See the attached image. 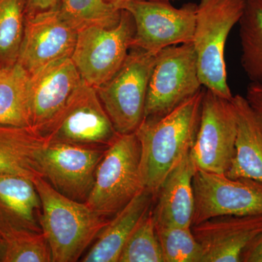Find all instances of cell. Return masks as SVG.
I'll list each match as a JSON object with an SVG mask.
<instances>
[{
  "label": "cell",
  "instance_id": "28",
  "mask_svg": "<svg viewBox=\"0 0 262 262\" xmlns=\"http://www.w3.org/2000/svg\"><path fill=\"white\" fill-rule=\"evenodd\" d=\"M241 262H262V232L244 250Z\"/></svg>",
  "mask_w": 262,
  "mask_h": 262
},
{
  "label": "cell",
  "instance_id": "12",
  "mask_svg": "<svg viewBox=\"0 0 262 262\" xmlns=\"http://www.w3.org/2000/svg\"><path fill=\"white\" fill-rule=\"evenodd\" d=\"M108 147L50 143L43 151V178L58 192L86 203L94 187L96 170Z\"/></svg>",
  "mask_w": 262,
  "mask_h": 262
},
{
  "label": "cell",
  "instance_id": "24",
  "mask_svg": "<svg viewBox=\"0 0 262 262\" xmlns=\"http://www.w3.org/2000/svg\"><path fill=\"white\" fill-rule=\"evenodd\" d=\"M57 9L77 32L89 27H115L122 15V10L105 0H61Z\"/></svg>",
  "mask_w": 262,
  "mask_h": 262
},
{
  "label": "cell",
  "instance_id": "8",
  "mask_svg": "<svg viewBox=\"0 0 262 262\" xmlns=\"http://www.w3.org/2000/svg\"><path fill=\"white\" fill-rule=\"evenodd\" d=\"M47 144L108 147L118 135L97 91L85 82L43 130Z\"/></svg>",
  "mask_w": 262,
  "mask_h": 262
},
{
  "label": "cell",
  "instance_id": "29",
  "mask_svg": "<svg viewBox=\"0 0 262 262\" xmlns=\"http://www.w3.org/2000/svg\"><path fill=\"white\" fill-rule=\"evenodd\" d=\"M61 0H26V15L56 9Z\"/></svg>",
  "mask_w": 262,
  "mask_h": 262
},
{
  "label": "cell",
  "instance_id": "15",
  "mask_svg": "<svg viewBox=\"0 0 262 262\" xmlns=\"http://www.w3.org/2000/svg\"><path fill=\"white\" fill-rule=\"evenodd\" d=\"M84 82L71 58L53 62L30 75L32 128L42 134Z\"/></svg>",
  "mask_w": 262,
  "mask_h": 262
},
{
  "label": "cell",
  "instance_id": "13",
  "mask_svg": "<svg viewBox=\"0 0 262 262\" xmlns=\"http://www.w3.org/2000/svg\"><path fill=\"white\" fill-rule=\"evenodd\" d=\"M77 32L58 9L26 15L23 40L18 61L32 75L50 63L71 58Z\"/></svg>",
  "mask_w": 262,
  "mask_h": 262
},
{
  "label": "cell",
  "instance_id": "32",
  "mask_svg": "<svg viewBox=\"0 0 262 262\" xmlns=\"http://www.w3.org/2000/svg\"><path fill=\"white\" fill-rule=\"evenodd\" d=\"M163 1H169V2H170V1H172V0H163Z\"/></svg>",
  "mask_w": 262,
  "mask_h": 262
},
{
  "label": "cell",
  "instance_id": "20",
  "mask_svg": "<svg viewBox=\"0 0 262 262\" xmlns=\"http://www.w3.org/2000/svg\"><path fill=\"white\" fill-rule=\"evenodd\" d=\"M0 261H52L51 249L42 232L31 228L1 203Z\"/></svg>",
  "mask_w": 262,
  "mask_h": 262
},
{
  "label": "cell",
  "instance_id": "1",
  "mask_svg": "<svg viewBox=\"0 0 262 262\" xmlns=\"http://www.w3.org/2000/svg\"><path fill=\"white\" fill-rule=\"evenodd\" d=\"M205 88L159 117H146L136 130L141 147L143 185L156 196L162 183L195 141Z\"/></svg>",
  "mask_w": 262,
  "mask_h": 262
},
{
  "label": "cell",
  "instance_id": "23",
  "mask_svg": "<svg viewBox=\"0 0 262 262\" xmlns=\"http://www.w3.org/2000/svg\"><path fill=\"white\" fill-rule=\"evenodd\" d=\"M239 25L241 65L251 83L262 85V0H246Z\"/></svg>",
  "mask_w": 262,
  "mask_h": 262
},
{
  "label": "cell",
  "instance_id": "9",
  "mask_svg": "<svg viewBox=\"0 0 262 262\" xmlns=\"http://www.w3.org/2000/svg\"><path fill=\"white\" fill-rule=\"evenodd\" d=\"M196 6L189 3L177 8L169 1L132 0L122 9L135 24L132 47L157 54L169 46L192 42Z\"/></svg>",
  "mask_w": 262,
  "mask_h": 262
},
{
  "label": "cell",
  "instance_id": "3",
  "mask_svg": "<svg viewBox=\"0 0 262 262\" xmlns=\"http://www.w3.org/2000/svg\"><path fill=\"white\" fill-rule=\"evenodd\" d=\"M245 5L246 0H201L196 6L192 43L200 80L206 89L228 100L233 95L227 82L225 45L242 17Z\"/></svg>",
  "mask_w": 262,
  "mask_h": 262
},
{
  "label": "cell",
  "instance_id": "4",
  "mask_svg": "<svg viewBox=\"0 0 262 262\" xmlns=\"http://www.w3.org/2000/svg\"><path fill=\"white\" fill-rule=\"evenodd\" d=\"M140 160V144L135 133L118 134L98 164L86 204L108 219L121 211L144 189Z\"/></svg>",
  "mask_w": 262,
  "mask_h": 262
},
{
  "label": "cell",
  "instance_id": "21",
  "mask_svg": "<svg viewBox=\"0 0 262 262\" xmlns=\"http://www.w3.org/2000/svg\"><path fill=\"white\" fill-rule=\"evenodd\" d=\"M0 125L32 127L30 75L18 63L0 68Z\"/></svg>",
  "mask_w": 262,
  "mask_h": 262
},
{
  "label": "cell",
  "instance_id": "5",
  "mask_svg": "<svg viewBox=\"0 0 262 262\" xmlns=\"http://www.w3.org/2000/svg\"><path fill=\"white\" fill-rule=\"evenodd\" d=\"M157 54L131 47L120 70L96 89L119 134L135 133L144 119L148 85Z\"/></svg>",
  "mask_w": 262,
  "mask_h": 262
},
{
  "label": "cell",
  "instance_id": "7",
  "mask_svg": "<svg viewBox=\"0 0 262 262\" xmlns=\"http://www.w3.org/2000/svg\"><path fill=\"white\" fill-rule=\"evenodd\" d=\"M134 34V18L125 10L115 27H89L77 32L71 58L86 84L98 89L116 74L132 47Z\"/></svg>",
  "mask_w": 262,
  "mask_h": 262
},
{
  "label": "cell",
  "instance_id": "14",
  "mask_svg": "<svg viewBox=\"0 0 262 262\" xmlns=\"http://www.w3.org/2000/svg\"><path fill=\"white\" fill-rule=\"evenodd\" d=\"M203 262H241L246 247L262 232V214L220 215L192 226Z\"/></svg>",
  "mask_w": 262,
  "mask_h": 262
},
{
  "label": "cell",
  "instance_id": "31",
  "mask_svg": "<svg viewBox=\"0 0 262 262\" xmlns=\"http://www.w3.org/2000/svg\"><path fill=\"white\" fill-rule=\"evenodd\" d=\"M105 1L107 2L110 4L115 5L119 9L122 10L125 5L130 3L132 0H105Z\"/></svg>",
  "mask_w": 262,
  "mask_h": 262
},
{
  "label": "cell",
  "instance_id": "17",
  "mask_svg": "<svg viewBox=\"0 0 262 262\" xmlns=\"http://www.w3.org/2000/svg\"><path fill=\"white\" fill-rule=\"evenodd\" d=\"M231 101L237 117V132L235 154L226 176L262 183V115L241 95L233 96Z\"/></svg>",
  "mask_w": 262,
  "mask_h": 262
},
{
  "label": "cell",
  "instance_id": "22",
  "mask_svg": "<svg viewBox=\"0 0 262 262\" xmlns=\"http://www.w3.org/2000/svg\"><path fill=\"white\" fill-rule=\"evenodd\" d=\"M0 203L34 231L42 232V203L31 179L13 174H0Z\"/></svg>",
  "mask_w": 262,
  "mask_h": 262
},
{
  "label": "cell",
  "instance_id": "19",
  "mask_svg": "<svg viewBox=\"0 0 262 262\" xmlns=\"http://www.w3.org/2000/svg\"><path fill=\"white\" fill-rule=\"evenodd\" d=\"M46 138L30 127L0 125V174L32 181L43 177L41 160Z\"/></svg>",
  "mask_w": 262,
  "mask_h": 262
},
{
  "label": "cell",
  "instance_id": "16",
  "mask_svg": "<svg viewBox=\"0 0 262 262\" xmlns=\"http://www.w3.org/2000/svg\"><path fill=\"white\" fill-rule=\"evenodd\" d=\"M196 170L190 151L167 176L155 196V227H192L194 209L193 177Z\"/></svg>",
  "mask_w": 262,
  "mask_h": 262
},
{
  "label": "cell",
  "instance_id": "30",
  "mask_svg": "<svg viewBox=\"0 0 262 262\" xmlns=\"http://www.w3.org/2000/svg\"><path fill=\"white\" fill-rule=\"evenodd\" d=\"M246 98L250 105L262 115V85L250 83Z\"/></svg>",
  "mask_w": 262,
  "mask_h": 262
},
{
  "label": "cell",
  "instance_id": "27",
  "mask_svg": "<svg viewBox=\"0 0 262 262\" xmlns=\"http://www.w3.org/2000/svg\"><path fill=\"white\" fill-rule=\"evenodd\" d=\"M163 262H203L201 245L192 227H156Z\"/></svg>",
  "mask_w": 262,
  "mask_h": 262
},
{
  "label": "cell",
  "instance_id": "26",
  "mask_svg": "<svg viewBox=\"0 0 262 262\" xmlns=\"http://www.w3.org/2000/svg\"><path fill=\"white\" fill-rule=\"evenodd\" d=\"M118 262H163L152 208L133 231L122 248Z\"/></svg>",
  "mask_w": 262,
  "mask_h": 262
},
{
  "label": "cell",
  "instance_id": "2",
  "mask_svg": "<svg viewBox=\"0 0 262 262\" xmlns=\"http://www.w3.org/2000/svg\"><path fill=\"white\" fill-rule=\"evenodd\" d=\"M33 182L42 203L41 229L52 261H78L110 219L58 192L43 177Z\"/></svg>",
  "mask_w": 262,
  "mask_h": 262
},
{
  "label": "cell",
  "instance_id": "6",
  "mask_svg": "<svg viewBox=\"0 0 262 262\" xmlns=\"http://www.w3.org/2000/svg\"><path fill=\"white\" fill-rule=\"evenodd\" d=\"M192 42L163 48L157 53L146 94V117L166 115L202 88Z\"/></svg>",
  "mask_w": 262,
  "mask_h": 262
},
{
  "label": "cell",
  "instance_id": "10",
  "mask_svg": "<svg viewBox=\"0 0 262 262\" xmlns=\"http://www.w3.org/2000/svg\"><path fill=\"white\" fill-rule=\"evenodd\" d=\"M237 125L231 100L205 88L199 130L190 150L196 168L226 174L235 154Z\"/></svg>",
  "mask_w": 262,
  "mask_h": 262
},
{
  "label": "cell",
  "instance_id": "11",
  "mask_svg": "<svg viewBox=\"0 0 262 262\" xmlns=\"http://www.w3.org/2000/svg\"><path fill=\"white\" fill-rule=\"evenodd\" d=\"M192 226L220 215L262 214V183L196 168Z\"/></svg>",
  "mask_w": 262,
  "mask_h": 262
},
{
  "label": "cell",
  "instance_id": "18",
  "mask_svg": "<svg viewBox=\"0 0 262 262\" xmlns=\"http://www.w3.org/2000/svg\"><path fill=\"white\" fill-rule=\"evenodd\" d=\"M155 195L143 189L105 226L80 261L118 262L122 248L139 222L152 208Z\"/></svg>",
  "mask_w": 262,
  "mask_h": 262
},
{
  "label": "cell",
  "instance_id": "25",
  "mask_svg": "<svg viewBox=\"0 0 262 262\" xmlns=\"http://www.w3.org/2000/svg\"><path fill=\"white\" fill-rule=\"evenodd\" d=\"M25 20L26 0H0V68L18 61Z\"/></svg>",
  "mask_w": 262,
  "mask_h": 262
}]
</instances>
